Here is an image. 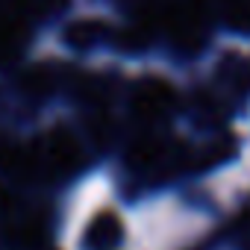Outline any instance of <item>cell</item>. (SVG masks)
I'll return each mask as SVG.
<instances>
[{
    "label": "cell",
    "instance_id": "2",
    "mask_svg": "<svg viewBox=\"0 0 250 250\" xmlns=\"http://www.w3.org/2000/svg\"><path fill=\"white\" fill-rule=\"evenodd\" d=\"M36 159L42 168V177H74L83 165H85V150L80 145V139L65 130V127H53L50 133H44L36 145Z\"/></svg>",
    "mask_w": 250,
    "mask_h": 250
},
{
    "label": "cell",
    "instance_id": "1",
    "mask_svg": "<svg viewBox=\"0 0 250 250\" xmlns=\"http://www.w3.org/2000/svg\"><path fill=\"white\" fill-rule=\"evenodd\" d=\"M212 12L203 0H177L165 12V33L168 42L180 53H197L209 39Z\"/></svg>",
    "mask_w": 250,
    "mask_h": 250
},
{
    "label": "cell",
    "instance_id": "6",
    "mask_svg": "<svg viewBox=\"0 0 250 250\" xmlns=\"http://www.w3.org/2000/svg\"><path fill=\"white\" fill-rule=\"evenodd\" d=\"M24 39V21L15 15V9H0V65H6L21 53Z\"/></svg>",
    "mask_w": 250,
    "mask_h": 250
},
{
    "label": "cell",
    "instance_id": "3",
    "mask_svg": "<svg viewBox=\"0 0 250 250\" xmlns=\"http://www.w3.org/2000/svg\"><path fill=\"white\" fill-rule=\"evenodd\" d=\"M127 159H130V168L145 174V177H165V174H174L183 165L186 150H183V145H177L171 139L142 136L139 142H133Z\"/></svg>",
    "mask_w": 250,
    "mask_h": 250
},
{
    "label": "cell",
    "instance_id": "5",
    "mask_svg": "<svg viewBox=\"0 0 250 250\" xmlns=\"http://www.w3.org/2000/svg\"><path fill=\"white\" fill-rule=\"evenodd\" d=\"M121 238H124V227H121L118 215H112V212L94 215L91 224L85 227V235H83L88 250H112L121 244Z\"/></svg>",
    "mask_w": 250,
    "mask_h": 250
},
{
    "label": "cell",
    "instance_id": "8",
    "mask_svg": "<svg viewBox=\"0 0 250 250\" xmlns=\"http://www.w3.org/2000/svg\"><path fill=\"white\" fill-rule=\"evenodd\" d=\"M9 6L21 21H36V18L44 21V18H53L59 9H65L68 0H12Z\"/></svg>",
    "mask_w": 250,
    "mask_h": 250
},
{
    "label": "cell",
    "instance_id": "9",
    "mask_svg": "<svg viewBox=\"0 0 250 250\" xmlns=\"http://www.w3.org/2000/svg\"><path fill=\"white\" fill-rule=\"evenodd\" d=\"M218 15L229 30L250 36V0H218Z\"/></svg>",
    "mask_w": 250,
    "mask_h": 250
},
{
    "label": "cell",
    "instance_id": "4",
    "mask_svg": "<svg viewBox=\"0 0 250 250\" xmlns=\"http://www.w3.org/2000/svg\"><path fill=\"white\" fill-rule=\"evenodd\" d=\"M130 109L145 124H162L177 109V91L165 80H156V77L142 80V83H136V88L130 94Z\"/></svg>",
    "mask_w": 250,
    "mask_h": 250
},
{
    "label": "cell",
    "instance_id": "7",
    "mask_svg": "<svg viewBox=\"0 0 250 250\" xmlns=\"http://www.w3.org/2000/svg\"><path fill=\"white\" fill-rule=\"evenodd\" d=\"M106 39H109V27L100 24V21H74L65 30V42L77 50H88V47H94Z\"/></svg>",
    "mask_w": 250,
    "mask_h": 250
}]
</instances>
